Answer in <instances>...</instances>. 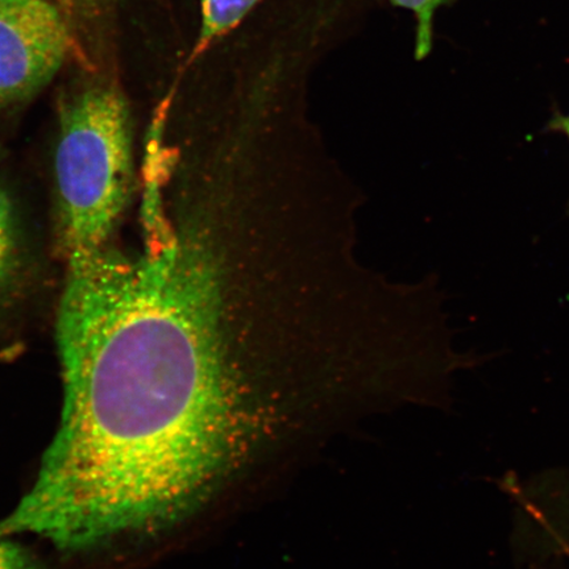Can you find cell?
Segmentation results:
<instances>
[{
	"instance_id": "cell-1",
	"label": "cell",
	"mask_w": 569,
	"mask_h": 569,
	"mask_svg": "<svg viewBox=\"0 0 569 569\" xmlns=\"http://www.w3.org/2000/svg\"><path fill=\"white\" fill-rule=\"evenodd\" d=\"M67 259L60 426L0 533L87 553L187 515L258 440L267 411L190 243L156 231L138 256L107 244Z\"/></svg>"
},
{
	"instance_id": "cell-2",
	"label": "cell",
	"mask_w": 569,
	"mask_h": 569,
	"mask_svg": "<svg viewBox=\"0 0 569 569\" xmlns=\"http://www.w3.org/2000/svg\"><path fill=\"white\" fill-rule=\"evenodd\" d=\"M130 107L116 83L62 97L54 154L57 234L66 258L110 244L132 188Z\"/></svg>"
},
{
	"instance_id": "cell-3",
	"label": "cell",
	"mask_w": 569,
	"mask_h": 569,
	"mask_svg": "<svg viewBox=\"0 0 569 569\" xmlns=\"http://www.w3.org/2000/svg\"><path fill=\"white\" fill-rule=\"evenodd\" d=\"M73 56L76 27L53 0H0V107L30 102Z\"/></svg>"
},
{
	"instance_id": "cell-4",
	"label": "cell",
	"mask_w": 569,
	"mask_h": 569,
	"mask_svg": "<svg viewBox=\"0 0 569 569\" xmlns=\"http://www.w3.org/2000/svg\"><path fill=\"white\" fill-rule=\"evenodd\" d=\"M503 486L517 509L519 540L532 559H569V475L507 478Z\"/></svg>"
},
{
	"instance_id": "cell-5",
	"label": "cell",
	"mask_w": 569,
	"mask_h": 569,
	"mask_svg": "<svg viewBox=\"0 0 569 569\" xmlns=\"http://www.w3.org/2000/svg\"><path fill=\"white\" fill-rule=\"evenodd\" d=\"M260 0H199L201 30L197 51L238 27Z\"/></svg>"
},
{
	"instance_id": "cell-6",
	"label": "cell",
	"mask_w": 569,
	"mask_h": 569,
	"mask_svg": "<svg viewBox=\"0 0 569 569\" xmlns=\"http://www.w3.org/2000/svg\"><path fill=\"white\" fill-rule=\"evenodd\" d=\"M18 258L16 217L9 194L0 188V291L11 279Z\"/></svg>"
},
{
	"instance_id": "cell-7",
	"label": "cell",
	"mask_w": 569,
	"mask_h": 569,
	"mask_svg": "<svg viewBox=\"0 0 569 569\" xmlns=\"http://www.w3.org/2000/svg\"><path fill=\"white\" fill-rule=\"evenodd\" d=\"M390 2L415 13L417 21L416 54L418 59H423L431 51L433 19H436L439 7L446 0H390Z\"/></svg>"
},
{
	"instance_id": "cell-8",
	"label": "cell",
	"mask_w": 569,
	"mask_h": 569,
	"mask_svg": "<svg viewBox=\"0 0 569 569\" xmlns=\"http://www.w3.org/2000/svg\"><path fill=\"white\" fill-rule=\"evenodd\" d=\"M77 27L94 23L110 11L116 0H53Z\"/></svg>"
},
{
	"instance_id": "cell-9",
	"label": "cell",
	"mask_w": 569,
	"mask_h": 569,
	"mask_svg": "<svg viewBox=\"0 0 569 569\" xmlns=\"http://www.w3.org/2000/svg\"><path fill=\"white\" fill-rule=\"evenodd\" d=\"M0 569H44L23 546L0 533Z\"/></svg>"
},
{
	"instance_id": "cell-10",
	"label": "cell",
	"mask_w": 569,
	"mask_h": 569,
	"mask_svg": "<svg viewBox=\"0 0 569 569\" xmlns=\"http://www.w3.org/2000/svg\"><path fill=\"white\" fill-rule=\"evenodd\" d=\"M551 130L566 134L569 140V116H559L550 124Z\"/></svg>"
}]
</instances>
